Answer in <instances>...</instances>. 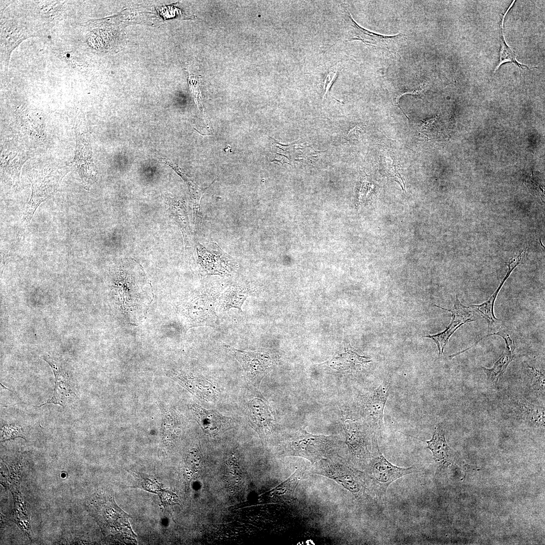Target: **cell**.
<instances>
[{
	"mask_svg": "<svg viewBox=\"0 0 545 545\" xmlns=\"http://www.w3.org/2000/svg\"><path fill=\"white\" fill-rule=\"evenodd\" d=\"M225 347L231 352L241 365L247 380L258 388L260 383L271 364V360L267 354L236 349L229 345Z\"/></svg>",
	"mask_w": 545,
	"mask_h": 545,
	"instance_id": "cell-9",
	"label": "cell"
},
{
	"mask_svg": "<svg viewBox=\"0 0 545 545\" xmlns=\"http://www.w3.org/2000/svg\"><path fill=\"white\" fill-rule=\"evenodd\" d=\"M308 145L307 143L300 140L295 141L292 144V147L296 149H303Z\"/></svg>",
	"mask_w": 545,
	"mask_h": 545,
	"instance_id": "cell-29",
	"label": "cell"
},
{
	"mask_svg": "<svg viewBox=\"0 0 545 545\" xmlns=\"http://www.w3.org/2000/svg\"><path fill=\"white\" fill-rule=\"evenodd\" d=\"M199 263L205 275H229L235 266L234 260L215 243L208 247L200 245L198 247Z\"/></svg>",
	"mask_w": 545,
	"mask_h": 545,
	"instance_id": "cell-10",
	"label": "cell"
},
{
	"mask_svg": "<svg viewBox=\"0 0 545 545\" xmlns=\"http://www.w3.org/2000/svg\"><path fill=\"white\" fill-rule=\"evenodd\" d=\"M220 295L219 289L211 288L190 297L181 309L185 325L188 328L216 325L219 318L215 308Z\"/></svg>",
	"mask_w": 545,
	"mask_h": 545,
	"instance_id": "cell-6",
	"label": "cell"
},
{
	"mask_svg": "<svg viewBox=\"0 0 545 545\" xmlns=\"http://www.w3.org/2000/svg\"><path fill=\"white\" fill-rule=\"evenodd\" d=\"M274 160L279 161L283 164L286 162L290 164L289 160L287 158V157L285 155H281L279 153L275 156Z\"/></svg>",
	"mask_w": 545,
	"mask_h": 545,
	"instance_id": "cell-30",
	"label": "cell"
},
{
	"mask_svg": "<svg viewBox=\"0 0 545 545\" xmlns=\"http://www.w3.org/2000/svg\"><path fill=\"white\" fill-rule=\"evenodd\" d=\"M1 430V441H3L17 437L24 439L23 428L19 425L16 424H5L2 427Z\"/></svg>",
	"mask_w": 545,
	"mask_h": 545,
	"instance_id": "cell-26",
	"label": "cell"
},
{
	"mask_svg": "<svg viewBox=\"0 0 545 545\" xmlns=\"http://www.w3.org/2000/svg\"><path fill=\"white\" fill-rule=\"evenodd\" d=\"M347 12L348 22L353 30L352 36L349 40H360L368 45L389 49L405 36L401 33L394 36H385L371 32L359 26L352 19L350 13Z\"/></svg>",
	"mask_w": 545,
	"mask_h": 545,
	"instance_id": "cell-15",
	"label": "cell"
},
{
	"mask_svg": "<svg viewBox=\"0 0 545 545\" xmlns=\"http://www.w3.org/2000/svg\"><path fill=\"white\" fill-rule=\"evenodd\" d=\"M189 465L193 469L197 470L200 466L201 458L197 451L192 450L188 456Z\"/></svg>",
	"mask_w": 545,
	"mask_h": 545,
	"instance_id": "cell-28",
	"label": "cell"
},
{
	"mask_svg": "<svg viewBox=\"0 0 545 545\" xmlns=\"http://www.w3.org/2000/svg\"><path fill=\"white\" fill-rule=\"evenodd\" d=\"M307 473L333 480L360 503L367 502L371 496L363 471L337 454H332L316 462L307 470Z\"/></svg>",
	"mask_w": 545,
	"mask_h": 545,
	"instance_id": "cell-1",
	"label": "cell"
},
{
	"mask_svg": "<svg viewBox=\"0 0 545 545\" xmlns=\"http://www.w3.org/2000/svg\"><path fill=\"white\" fill-rule=\"evenodd\" d=\"M190 408L197 421L206 431L216 433L229 427L232 422L230 417L222 415L212 410H206L197 404H192Z\"/></svg>",
	"mask_w": 545,
	"mask_h": 545,
	"instance_id": "cell-17",
	"label": "cell"
},
{
	"mask_svg": "<svg viewBox=\"0 0 545 545\" xmlns=\"http://www.w3.org/2000/svg\"><path fill=\"white\" fill-rule=\"evenodd\" d=\"M337 440L333 436L314 435L301 428L285 441L286 456L304 458L312 464L333 454Z\"/></svg>",
	"mask_w": 545,
	"mask_h": 545,
	"instance_id": "cell-5",
	"label": "cell"
},
{
	"mask_svg": "<svg viewBox=\"0 0 545 545\" xmlns=\"http://www.w3.org/2000/svg\"><path fill=\"white\" fill-rule=\"evenodd\" d=\"M434 306L450 312L452 315L451 323L444 331L435 335L424 337L434 341L440 354L443 355L450 338L455 332L463 324L476 320V318L473 310L470 306L467 307L462 304L457 296L456 297L454 306L451 309H446L437 305H434Z\"/></svg>",
	"mask_w": 545,
	"mask_h": 545,
	"instance_id": "cell-11",
	"label": "cell"
},
{
	"mask_svg": "<svg viewBox=\"0 0 545 545\" xmlns=\"http://www.w3.org/2000/svg\"><path fill=\"white\" fill-rule=\"evenodd\" d=\"M174 377L189 391L205 400H213L216 397L212 384L201 378L185 372L176 373Z\"/></svg>",
	"mask_w": 545,
	"mask_h": 545,
	"instance_id": "cell-21",
	"label": "cell"
},
{
	"mask_svg": "<svg viewBox=\"0 0 545 545\" xmlns=\"http://www.w3.org/2000/svg\"><path fill=\"white\" fill-rule=\"evenodd\" d=\"M343 426L349 454L348 460L363 471L371 456L366 429L360 423L350 420H346Z\"/></svg>",
	"mask_w": 545,
	"mask_h": 545,
	"instance_id": "cell-7",
	"label": "cell"
},
{
	"mask_svg": "<svg viewBox=\"0 0 545 545\" xmlns=\"http://www.w3.org/2000/svg\"><path fill=\"white\" fill-rule=\"evenodd\" d=\"M75 133L76 144L73 164L82 180L84 188L88 189L89 186L95 180L96 176L91 160L90 146L79 123L76 124Z\"/></svg>",
	"mask_w": 545,
	"mask_h": 545,
	"instance_id": "cell-12",
	"label": "cell"
},
{
	"mask_svg": "<svg viewBox=\"0 0 545 545\" xmlns=\"http://www.w3.org/2000/svg\"><path fill=\"white\" fill-rule=\"evenodd\" d=\"M543 175L539 172H533L528 177L525 184L530 193L535 196H544V179Z\"/></svg>",
	"mask_w": 545,
	"mask_h": 545,
	"instance_id": "cell-25",
	"label": "cell"
},
{
	"mask_svg": "<svg viewBox=\"0 0 545 545\" xmlns=\"http://www.w3.org/2000/svg\"><path fill=\"white\" fill-rule=\"evenodd\" d=\"M69 172L67 167L46 166L34 169L28 174L31 194L22 217V233L25 231L37 207L57 192Z\"/></svg>",
	"mask_w": 545,
	"mask_h": 545,
	"instance_id": "cell-3",
	"label": "cell"
},
{
	"mask_svg": "<svg viewBox=\"0 0 545 545\" xmlns=\"http://www.w3.org/2000/svg\"><path fill=\"white\" fill-rule=\"evenodd\" d=\"M88 508L106 537L124 543H136V535L129 522L130 516L116 504L112 495L96 494Z\"/></svg>",
	"mask_w": 545,
	"mask_h": 545,
	"instance_id": "cell-2",
	"label": "cell"
},
{
	"mask_svg": "<svg viewBox=\"0 0 545 545\" xmlns=\"http://www.w3.org/2000/svg\"><path fill=\"white\" fill-rule=\"evenodd\" d=\"M525 255L522 253H520L517 257L510 259L508 262L506 263L508 266V269L505 277L492 295L482 304L471 305L470 306L474 311L478 313L479 315L486 321L488 331L490 333L487 335V336H485V337L492 336L494 333H496L502 328V321L497 318L494 313V304L497 296L505 281L510 276L514 269L518 265L522 263L525 260Z\"/></svg>",
	"mask_w": 545,
	"mask_h": 545,
	"instance_id": "cell-14",
	"label": "cell"
},
{
	"mask_svg": "<svg viewBox=\"0 0 545 545\" xmlns=\"http://www.w3.org/2000/svg\"><path fill=\"white\" fill-rule=\"evenodd\" d=\"M427 448L431 451L435 462L449 464L450 447L448 445L445 432L440 426L435 427L432 438L426 441Z\"/></svg>",
	"mask_w": 545,
	"mask_h": 545,
	"instance_id": "cell-22",
	"label": "cell"
},
{
	"mask_svg": "<svg viewBox=\"0 0 545 545\" xmlns=\"http://www.w3.org/2000/svg\"><path fill=\"white\" fill-rule=\"evenodd\" d=\"M254 291L250 287L233 286L229 288L218 298L215 308L219 312L236 308L242 311V306L247 297L254 295Z\"/></svg>",
	"mask_w": 545,
	"mask_h": 545,
	"instance_id": "cell-19",
	"label": "cell"
},
{
	"mask_svg": "<svg viewBox=\"0 0 545 545\" xmlns=\"http://www.w3.org/2000/svg\"><path fill=\"white\" fill-rule=\"evenodd\" d=\"M43 359L52 370L55 377V387L52 397L38 407L50 403L64 407L68 402L76 396L73 390L74 384L67 370L58 361L49 355L44 356Z\"/></svg>",
	"mask_w": 545,
	"mask_h": 545,
	"instance_id": "cell-13",
	"label": "cell"
},
{
	"mask_svg": "<svg viewBox=\"0 0 545 545\" xmlns=\"http://www.w3.org/2000/svg\"><path fill=\"white\" fill-rule=\"evenodd\" d=\"M20 150L11 151L3 155L2 159V177L11 185L18 183L22 166L27 158Z\"/></svg>",
	"mask_w": 545,
	"mask_h": 545,
	"instance_id": "cell-20",
	"label": "cell"
},
{
	"mask_svg": "<svg viewBox=\"0 0 545 545\" xmlns=\"http://www.w3.org/2000/svg\"><path fill=\"white\" fill-rule=\"evenodd\" d=\"M539 242H540V243L541 244V246H542L543 247V248H544V246H543V245H542V243H541V240H540V239H539Z\"/></svg>",
	"mask_w": 545,
	"mask_h": 545,
	"instance_id": "cell-31",
	"label": "cell"
},
{
	"mask_svg": "<svg viewBox=\"0 0 545 545\" xmlns=\"http://www.w3.org/2000/svg\"><path fill=\"white\" fill-rule=\"evenodd\" d=\"M248 414L250 422L262 435L271 432L274 419L265 401L260 398L253 399L249 404Z\"/></svg>",
	"mask_w": 545,
	"mask_h": 545,
	"instance_id": "cell-18",
	"label": "cell"
},
{
	"mask_svg": "<svg viewBox=\"0 0 545 545\" xmlns=\"http://www.w3.org/2000/svg\"><path fill=\"white\" fill-rule=\"evenodd\" d=\"M336 369L339 370L356 369L371 361L368 358L361 356L349 346L345 352L335 359Z\"/></svg>",
	"mask_w": 545,
	"mask_h": 545,
	"instance_id": "cell-23",
	"label": "cell"
},
{
	"mask_svg": "<svg viewBox=\"0 0 545 545\" xmlns=\"http://www.w3.org/2000/svg\"><path fill=\"white\" fill-rule=\"evenodd\" d=\"M493 335L499 336L505 340V350L492 368H487L482 367V368L486 373L487 379L491 383L496 385L499 379L503 375L508 366L513 359L515 345L514 340L511 338L509 334L502 328Z\"/></svg>",
	"mask_w": 545,
	"mask_h": 545,
	"instance_id": "cell-16",
	"label": "cell"
},
{
	"mask_svg": "<svg viewBox=\"0 0 545 545\" xmlns=\"http://www.w3.org/2000/svg\"><path fill=\"white\" fill-rule=\"evenodd\" d=\"M390 390V382L385 379L375 390L365 395L362 402L365 419L372 433L377 435L384 425V411Z\"/></svg>",
	"mask_w": 545,
	"mask_h": 545,
	"instance_id": "cell-8",
	"label": "cell"
},
{
	"mask_svg": "<svg viewBox=\"0 0 545 545\" xmlns=\"http://www.w3.org/2000/svg\"><path fill=\"white\" fill-rule=\"evenodd\" d=\"M371 443V456L363 471L371 495L379 498L386 495L388 486L393 481L418 471L414 466L399 467L388 461L379 450L377 434L373 433Z\"/></svg>",
	"mask_w": 545,
	"mask_h": 545,
	"instance_id": "cell-4",
	"label": "cell"
},
{
	"mask_svg": "<svg viewBox=\"0 0 545 545\" xmlns=\"http://www.w3.org/2000/svg\"><path fill=\"white\" fill-rule=\"evenodd\" d=\"M189 83L197 106L198 107H200L201 108H202V96L197 78L194 76L190 74L189 76Z\"/></svg>",
	"mask_w": 545,
	"mask_h": 545,
	"instance_id": "cell-27",
	"label": "cell"
},
{
	"mask_svg": "<svg viewBox=\"0 0 545 545\" xmlns=\"http://www.w3.org/2000/svg\"><path fill=\"white\" fill-rule=\"evenodd\" d=\"M515 2V1H513V2L511 4V5L509 6V7L508 8L507 11H506V12L505 13V14H504V15L503 17L502 25H501V48L500 53V61H499V64L497 65V66L496 67V69L494 70V73H495L497 71V70L499 69V68L500 67V66L502 65H503L504 63H508V62L514 63L518 67H519V68L522 69L523 70H530V69L528 67V66H526L525 65L520 64L519 62H518L517 61V60H516V57L515 53H514L513 50L511 48V47L509 46L508 45V44L506 43V42L505 41V38H504V31H503L504 20L505 17L506 15H507V13L508 12L509 10L512 7V6H513V4H514Z\"/></svg>",
	"mask_w": 545,
	"mask_h": 545,
	"instance_id": "cell-24",
	"label": "cell"
}]
</instances>
